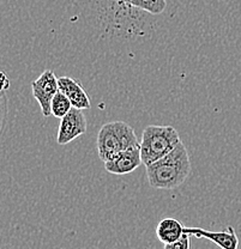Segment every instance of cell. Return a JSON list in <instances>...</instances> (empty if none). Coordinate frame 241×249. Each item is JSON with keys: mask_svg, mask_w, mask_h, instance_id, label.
<instances>
[{"mask_svg": "<svg viewBox=\"0 0 241 249\" xmlns=\"http://www.w3.org/2000/svg\"><path fill=\"white\" fill-rule=\"evenodd\" d=\"M190 173V155L183 142L169 154L147 167L149 185L156 189L178 188L185 182Z\"/></svg>", "mask_w": 241, "mask_h": 249, "instance_id": "obj_1", "label": "cell"}, {"mask_svg": "<svg viewBox=\"0 0 241 249\" xmlns=\"http://www.w3.org/2000/svg\"><path fill=\"white\" fill-rule=\"evenodd\" d=\"M97 154L103 163L119 152L138 145L136 132L125 121H112L101 127L97 134Z\"/></svg>", "mask_w": 241, "mask_h": 249, "instance_id": "obj_2", "label": "cell"}, {"mask_svg": "<svg viewBox=\"0 0 241 249\" xmlns=\"http://www.w3.org/2000/svg\"><path fill=\"white\" fill-rule=\"evenodd\" d=\"M181 142L178 131L172 126L150 124L142 133L141 152L145 167L165 157Z\"/></svg>", "mask_w": 241, "mask_h": 249, "instance_id": "obj_3", "label": "cell"}, {"mask_svg": "<svg viewBox=\"0 0 241 249\" xmlns=\"http://www.w3.org/2000/svg\"><path fill=\"white\" fill-rule=\"evenodd\" d=\"M32 90L34 98L40 106L42 115L45 118L51 116L52 100L59 91V82L56 73L51 70H46L32 83Z\"/></svg>", "mask_w": 241, "mask_h": 249, "instance_id": "obj_4", "label": "cell"}, {"mask_svg": "<svg viewBox=\"0 0 241 249\" xmlns=\"http://www.w3.org/2000/svg\"><path fill=\"white\" fill-rule=\"evenodd\" d=\"M87 119L82 109L72 108L61 119L58 129L56 142L59 145H66L74 142L87 132Z\"/></svg>", "mask_w": 241, "mask_h": 249, "instance_id": "obj_5", "label": "cell"}, {"mask_svg": "<svg viewBox=\"0 0 241 249\" xmlns=\"http://www.w3.org/2000/svg\"><path fill=\"white\" fill-rule=\"evenodd\" d=\"M141 164H143V160L141 145L138 144L119 152L105 162V169L113 175H126L138 169Z\"/></svg>", "mask_w": 241, "mask_h": 249, "instance_id": "obj_6", "label": "cell"}, {"mask_svg": "<svg viewBox=\"0 0 241 249\" xmlns=\"http://www.w3.org/2000/svg\"><path fill=\"white\" fill-rule=\"evenodd\" d=\"M185 232L198 238H206L216 243L222 249H238L239 247V238L232 225H228L223 231H211V230H205L202 228L185 227Z\"/></svg>", "mask_w": 241, "mask_h": 249, "instance_id": "obj_7", "label": "cell"}, {"mask_svg": "<svg viewBox=\"0 0 241 249\" xmlns=\"http://www.w3.org/2000/svg\"><path fill=\"white\" fill-rule=\"evenodd\" d=\"M58 82L59 90L69 97L72 103V107L82 109V110L90 109L92 107L90 98L79 82L71 77H60L58 78Z\"/></svg>", "mask_w": 241, "mask_h": 249, "instance_id": "obj_8", "label": "cell"}, {"mask_svg": "<svg viewBox=\"0 0 241 249\" xmlns=\"http://www.w3.org/2000/svg\"><path fill=\"white\" fill-rule=\"evenodd\" d=\"M156 235L163 246L170 245L177 242L185 235V227L175 218H163L157 224Z\"/></svg>", "mask_w": 241, "mask_h": 249, "instance_id": "obj_9", "label": "cell"}, {"mask_svg": "<svg viewBox=\"0 0 241 249\" xmlns=\"http://www.w3.org/2000/svg\"><path fill=\"white\" fill-rule=\"evenodd\" d=\"M72 108L74 107H72V103L71 101L69 100V97L59 90V91L56 92V95L54 96L53 100H52V115H53L54 118L63 119Z\"/></svg>", "mask_w": 241, "mask_h": 249, "instance_id": "obj_10", "label": "cell"}, {"mask_svg": "<svg viewBox=\"0 0 241 249\" xmlns=\"http://www.w3.org/2000/svg\"><path fill=\"white\" fill-rule=\"evenodd\" d=\"M134 7L150 15H161L167 7L166 0H134Z\"/></svg>", "mask_w": 241, "mask_h": 249, "instance_id": "obj_11", "label": "cell"}, {"mask_svg": "<svg viewBox=\"0 0 241 249\" xmlns=\"http://www.w3.org/2000/svg\"><path fill=\"white\" fill-rule=\"evenodd\" d=\"M190 242H191V235L185 232V235L174 243L170 245H165L163 249H190Z\"/></svg>", "mask_w": 241, "mask_h": 249, "instance_id": "obj_12", "label": "cell"}, {"mask_svg": "<svg viewBox=\"0 0 241 249\" xmlns=\"http://www.w3.org/2000/svg\"><path fill=\"white\" fill-rule=\"evenodd\" d=\"M120 1L125 2V4L131 5V6H133V7H134V0H120Z\"/></svg>", "mask_w": 241, "mask_h": 249, "instance_id": "obj_13", "label": "cell"}]
</instances>
